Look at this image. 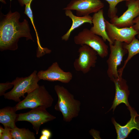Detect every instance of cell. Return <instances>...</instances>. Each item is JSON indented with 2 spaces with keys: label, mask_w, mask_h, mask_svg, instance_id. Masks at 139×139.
I'll return each instance as SVG.
<instances>
[{
  "label": "cell",
  "mask_w": 139,
  "mask_h": 139,
  "mask_svg": "<svg viewBox=\"0 0 139 139\" xmlns=\"http://www.w3.org/2000/svg\"><path fill=\"white\" fill-rule=\"evenodd\" d=\"M127 10L119 17L116 15L110 22L119 28L128 27L134 24L133 21L139 15V0L126 1Z\"/></svg>",
  "instance_id": "obj_11"
},
{
  "label": "cell",
  "mask_w": 139,
  "mask_h": 139,
  "mask_svg": "<svg viewBox=\"0 0 139 139\" xmlns=\"http://www.w3.org/2000/svg\"><path fill=\"white\" fill-rule=\"evenodd\" d=\"M133 25L132 26L134 29L138 31L139 33L138 34L137 38L139 40V15L134 19L133 21Z\"/></svg>",
  "instance_id": "obj_24"
},
{
  "label": "cell",
  "mask_w": 139,
  "mask_h": 139,
  "mask_svg": "<svg viewBox=\"0 0 139 139\" xmlns=\"http://www.w3.org/2000/svg\"><path fill=\"white\" fill-rule=\"evenodd\" d=\"M40 139H49V138L44 135H42L39 138Z\"/></svg>",
  "instance_id": "obj_28"
},
{
  "label": "cell",
  "mask_w": 139,
  "mask_h": 139,
  "mask_svg": "<svg viewBox=\"0 0 139 139\" xmlns=\"http://www.w3.org/2000/svg\"><path fill=\"white\" fill-rule=\"evenodd\" d=\"M54 99L44 85L39 86L15 106L16 111L41 107L47 109L51 107Z\"/></svg>",
  "instance_id": "obj_4"
},
{
  "label": "cell",
  "mask_w": 139,
  "mask_h": 139,
  "mask_svg": "<svg viewBox=\"0 0 139 139\" xmlns=\"http://www.w3.org/2000/svg\"><path fill=\"white\" fill-rule=\"evenodd\" d=\"M41 134L42 135L48 137L49 138L51 135V132L49 130L47 129H43L41 131Z\"/></svg>",
  "instance_id": "obj_25"
},
{
  "label": "cell",
  "mask_w": 139,
  "mask_h": 139,
  "mask_svg": "<svg viewBox=\"0 0 139 139\" xmlns=\"http://www.w3.org/2000/svg\"><path fill=\"white\" fill-rule=\"evenodd\" d=\"M124 44V42L117 41L113 44L109 43L110 53L107 61V74L112 81L119 77L118 68L121 64L124 56L128 53Z\"/></svg>",
  "instance_id": "obj_6"
},
{
  "label": "cell",
  "mask_w": 139,
  "mask_h": 139,
  "mask_svg": "<svg viewBox=\"0 0 139 139\" xmlns=\"http://www.w3.org/2000/svg\"><path fill=\"white\" fill-rule=\"evenodd\" d=\"M0 22V50L14 51L18 48L20 38H26L27 40L34 41L26 19L20 22V15L17 11L11 10L6 15H1Z\"/></svg>",
  "instance_id": "obj_1"
},
{
  "label": "cell",
  "mask_w": 139,
  "mask_h": 139,
  "mask_svg": "<svg viewBox=\"0 0 139 139\" xmlns=\"http://www.w3.org/2000/svg\"><path fill=\"white\" fill-rule=\"evenodd\" d=\"M65 15L72 21V24L70 28L66 33L61 37L62 40L65 41H67L69 38L71 32L75 29L85 23L92 24V17L90 15L82 16L75 15L71 10H65Z\"/></svg>",
  "instance_id": "obj_16"
},
{
  "label": "cell",
  "mask_w": 139,
  "mask_h": 139,
  "mask_svg": "<svg viewBox=\"0 0 139 139\" xmlns=\"http://www.w3.org/2000/svg\"><path fill=\"white\" fill-rule=\"evenodd\" d=\"M104 6L100 0H72L63 10H75L76 15L82 16L96 13Z\"/></svg>",
  "instance_id": "obj_9"
},
{
  "label": "cell",
  "mask_w": 139,
  "mask_h": 139,
  "mask_svg": "<svg viewBox=\"0 0 139 139\" xmlns=\"http://www.w3.org/2000/svg\"><path fill=\"white\" fill-rule=\"evenodd\" d=\"M76 45H87L95 51L101 58L106 57L108 54V46L102 38L92 32L87 28H84L74 37Z\"/></svg>",
  "instance_id": "obj_5"
},
{
  "label": "cell",
  "mask_w": 139,
  "mask_h": 139,
  "mask_svg": "<svg viewBox=\"0 0 139 139\" xmlns=\"http://www.w3.org/2000/svg\"><path fill=\"white\" fill-rule=\"evenodd\" d=\"M37 73V71L34 70L27 77H16L12 81L13 85V88L5 93L3 95L4 98L16 102H20V98H25V93H29L39 86L38 83L40 80Z\"/></svg>",
  "instance_id": "obj_3"
},
{
  "label": "cell",
  "mask_w": 139,
  "mask_h": 139,
  "mask_svg": "<svg viewBox=\"0 0 139 139\" xmlns=\"http://www.w3.org/2000/svg\"><path fill=\"white\" fill-rule=\"evenodd\" d=\"M114 83L115 94L113 104L109 110L113 109L114 112L116 107L121 103L128 107L130 106L128 100L130 91L126 80L119 75V77L112 81Z\"/></svg>",
  "instance_id": "obj_14"
},
{
  "label": "cell",
  "mask_w": 139,
  "mask_h": 139,
  "mask_svg": "<svg viewBox=\"0 0 139 139\" xmlns=\"http://www.w3.org/2000/svg\"><path fill=\"white\" fill-rule=\"evenodd\" d=\"M37 74L40 80L51 82L58 81L64 83H69L73 78L72 73L64 71L57 62L53 63L47 69L39 71Z\"/></svg>",
  "instance_id": "obj_12"
},
{
  "label": "cell",
  "mask_w": 139,
  "mask_h": 139,
  "mask_svg": "<svg viewBox=\"0 0 139 139\" xmlns=\"http://www.w3.org/2000/svg\"><path fill=\"white\" fill-rule=\"evenodd\" d=\"M78 52L79 57L73 63L74 68L76 71L86 74L95 67L98 54L95 51L85 45L81 46Z\"/></svg>",
  "instance_id": "obj_7"
},
{
  "label": "cell",
  "mask_w": 139,
  "mask_h": 139,
  "mask_svg": "<svg viewBox=\"0 0 139 139\" xmlns=\"http://www.w3.org/2000/svg\"><path fill=\"white\" fill-rule=\"evenodd\" d=\"M46 109L42 107H38L32 109L27 112L18 114L16 121H26L30 123L37 134L41 125L56 118Z\"/></svg>",
  "instance_id": "obj_8"
},
{
  "label": "cell",
  "mask_w": 139,
  "mask_h": 139,
  "mask_svg": "<svg viewBox=\"0 0 139 139\" xmlns=\"http://www.w3.org/2000/svg\"><path fill=\"white\" fill-rule=\"evenodd\" d=\"M15 107H7L0 110V123L4 127L7 126L11 129L16 127L15 124L18 114Z\"/></svg>",
  "instance_id": "obj_17"
},
{
  "label": "cell",
  "mask_w": 139,
  "mask_h": 139,
  "mask_svg": "<svg viewBox=\"0 0 139 139\" xmlns=\"http://www.w3.org/2000/svg\"><path fill=\"white\" fill-rule=\"evenodd\" d=\"M105 21L107 33L113 43L117 41L129 44L139 33L132 26L119 28L105 19Z\"/></svg>",
  "instance_id": "obj_10"
},
{
  "label": "cell",
  "mask_w": 139,
  "mask_h": 139,
  "mask_svg": "<svg viewBox=\"0 0 139 139\" xmlns=\"http://www.w3.org/2000/svg\"><path fill=\"white\" fill-rule=\"evenodd\" d=\"M105 19L102 9L94 13L92 16L93 25L90 29L94 34L100 36L103 40L113 44L109 38L106 30Z\"/></svg>",
  "instance_id": "obj_15"
},
{
  "label": "cell",
  "mask_w": 139,
  "mask_h": 139,
  "mask_svg": "<svg viewBox=\"0 0 139 139\" xmlns=\"http://www.w3.org/2000/svg\"><path fill=\"white\" fill-rule=\"evenodd\" d=\"M54 89L58 97L55 109L61 113L64 121L70 122L78 116L80 110L81 102L75 99L73 95L63 86L56 85Z\"/></svg>",
  "instance_id": "obj_2"
},
{
  "label": "cell",
  "mask_w": 139,
  "mask_h": 139,
  "mask_svg": "<svg viewBox=\"0 0 139 139\" xmlns=\"http://www.w3.org/2000/svg\"><path fill=\"white\" fill-rule=\"evenodd\" d=\"M11 129L8 127H4V131L1 139H13L11 133Z\"/></svg>",
  "instance_id": "obj_23"
},
{
  "label": "cell",
  "mask_w": 139,
  "mask_h": 139,
  "mask_svg": "<svg viewBox=\"0 0 139 139\" xmlns=\"http://www.w3.org/2000/svg\"><path fill=\"white\" fill-rule=\"evenodd\" d=\"M124 47L127 50L128 55L122 67L118 70L119 75H122L123 72L129 61L135 55L139 54V40L134 37L129 44L124 43Z\"/></svg>",
  "instance_id": "obj_18"
},
{
  "label": "cell",
  "mask_w": 139,
  "mask_h": 139,
  "mask_svg": "<svg viewBox=\"0 0 139 139\" xmlns=\"http://www.w3.org/2000/svg\"><path fill=\"white\" fill-rule=\"evenodd\" d=\"M13 86L12 82H7L5 83H0V96L4 95L5 91Z\"/></svg>",
  "instance_id": "obj_22"
},
{
  "label": "cell",
  "mask_w": 139,
  "mask_h": 139,
  "mask_svg": "<svg viewBox=\"0 0 139 139\" xmlns=\"http://www.w3.org/2000/svg\"><path fill=\"white\" fill-rule=\"evenodd\" d=\"M20 5L23 6L24 5L32 2L33 0H18Z\"/></svg>",
  "instance_id": "obj_26"
},
{
  "label": "cell",
  "mask_w": 139,
  "mask_h": 139,
  "mask_svg": "<svg viewBox=\"0 0 139 139\" xmlns=\"http://www.w3.org/2000/svg\"><path fill=\"white\" fill-rule=\"evenodd\" d=\"M4 128H3L1 126H0V139H1L4 132Z\"/></svg>",
  "instance_id": "obj_27"
},
{
  "label": "cell",
  "mask_w": 139,
  "mask_h": 139,
  "mask_svg": "<svg viewBox=\"0 0 139 139\" xmlns=\"http://www.w3.org/2000/svg\"><path fill=\"white\" fill-rule=\"evenodd\" d=\"M31 2L28 3L25 5V11L24 12V14H26L29 18L31 21L33 28L34 29L36 34L37 41L38 45V51H44L45 49V48H43L41 47L40 43L39 38L37 33V31L36 29L33 20V13L31 7Z\"/></svg>",
  "instance_id": "obj_20"
},
{
  "label": "cell",
  "mask_w": 139,
  "mask_h": 139,
  "mask_svg": "<svg viewBox=\"0 0 139 139\" xmlns=\"http://www.w3.org/2000/svg\"><path fill=\"white\" fill-rule=\"evenodd\" d=\"M13 139H35L34 133L28 129L19 128L16 127L12 129Z\"/></svg>",
  "instance_id": "obj_19"
},
{
  "label": "cell",
  "mask_w": 139,
  "mask_h": 139,
  "mask_svg": "<svg viewBox=\"0 0 139 139\" xmlns=\"http://www.w3.org/2000/svg\"><path fill=\"white\" fill-rule=\"evenodd\" d=\"M109 4V7L108 12V17L111 19L116 16L117 12L116 6L120 2L129 0H105Z\"/></svg>",
  "instance_id": "obj_21"
},
{
  "label": "cell",
  "mask_w": 139,
  "mask_h": 139,
  "mask_svg": "<svg viewBox=\"0 0 139 139\" xmlns=\"http://www.w3.org/2000/svg\"><path fill=\"white\" fill-rule=\"evenodd\" d=\"M127 108L130 112L131 118L125 125H121L116 121L114 118L111 119L116 131L117 139L126 138L134 129H136L139 131V115L131 106L127 107Z\"/></svg>",
  "instance_id": "obj_13"
}]
</instances>
